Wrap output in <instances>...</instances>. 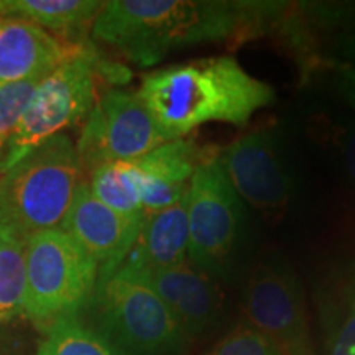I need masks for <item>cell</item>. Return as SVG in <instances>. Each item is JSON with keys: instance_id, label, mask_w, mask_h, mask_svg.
<instances>
[{"instance_id": "cb8c5ba5", "label": "cell", "mask_w": 355, "mask_h": 355, "mask_svg": "<svg viewBox=\"0 0 355 355\" xmlns=\"http://www.w3.org/2000/svg\"><path fill=\"white\" fill-rule=\"evenodd\" d=\"M339 89L345 102H347L350 107L355 109V66H340Z\"/></svg>"}, {"instance_id": "484cf974", "label": "cell", "mask_w": 355, "mask_h": 355, "mask_svg": "<svg viewBox=\"0 0 355 355\" xmlns=\"http://www.w3.org/2000/svg\"><path fill=\"white\" fill-rule=\"evenodd\" d=\"M3 146H6V145H3V141H2V140H0V150H2V148H3Z\"/></svg>"}, {"instance_id": "277c9868", "label": "cell", "mask_w": 355, "mask_h": 355, "mask_svg": "<svg viewBox=\"0 0 355 355\" xmlns=\"http://www.w3.org/2000/svg\"><path fill=\"white\" fill-rule=\"evenodd\" d=\"M99 334L125 355H176L188 332L148 282L132 270L99 275L92 295Z\"/></svg>"}, {"instance_id": "d4e9b609", "label": "cell", "mask_w": 355, "mask_h": 355, "mask_svg": "<svg viewBox=\"0 0 355 355\" xmlns=\"http://www.w3.org/2000/svg\"><path fill=\"white\" fill-rule=\"evenodd\" d=\"M343 53L350 60L355 61V28L345 37L343 43Z\"/></svg>"}, {"instance_id": "603a6c76", "label": "cell", "mask_w": 355, "mask_h": 355, "mask_svg": "<svg viewBox=\"0 0 355 355\" xmlns=\"http://www.w3.org/2000/svg\"><path fill=\"white\" fill-rule=\"evenodd\" d=\"M331 355H355V304L332 344Z\"/></svg>"}, {"instance_id": "2e32d148", "label": "cell", "mask_w": 355, "mask_h": 355, "mask_svg": "<svg viewBox=\"0 0 355 355\" xmlns=\"http://www.w3.org/2000/svg\"><path fill=\"white\" fill-rule=\"evenodd\" d=\"M104 6L99 0H0V15L26 20L63 37H81L92 28Z\"/></svg>"}, {"instance_id": "8992f818", "label": "cell", "mask_w": 355, "mask_h": 355, "mask_svg": "<svg viewBox=\"0 0 355 355\" xmlns=\"http://www.w3.org/2000/svg\"><path fill=\"white\" fill-rule=\"evenodd\" d=\"M99 73L94 50L81 44L63 64L38 83L28 107L7 141L6 155L0 158V175L42 141L87 117L96 104Z\"/></svg>"}, {"instance_id": "5b68a950", "label": "cell", "mask_w": 355, "mask_h": 355, "mask_svg": "<svg viewBox=\"0 0 355 355\" xmlns=\"http://www.w3.org/2000/svg\"><path fill=\"white\" fill-rule=\"evenodd\" d=\"M24 313L38 329L78 316L92 300L99 265L64 230H48L26 239Z\"/></svg>"}, {"instance_id": "e0dca14e", "label": "cell", "mask_w": 355, "mask_h": 355, "mask_svg": "<svg viewBox=\"0 0 355 355\" xmlns=\"http://www.w3.org/2000/svg\"><path fill=\"white\" fill-rule=\"evenodd\" d=\"M89 188L105 206L133 222H144L140 176L135 162H117L91 171Z\"/></svg>"}, {"instance_id": "7a4b0ae2", "label": "cell", "mask_w": 355, "mask_h": 355, "mask_svg": "<svg viewBox=\"0 0 355 355\" xmlns=\"http://www.w3.org/2000/svg\"><path fill=\"white\" fill-rule=\"evenodd\" d=\"M137 96L171 140L209 122L245 125L275 101L270 84L247 73L232 56H211L155 69Z\"/></svg>"}, {"instance_id": "ac0fdd59", "label": "cell", "mask_w": 355, "mask_h": 355, "mask_svg": "<svg viewBox=\"0 0 355 355\" xmlns=\"http://www.w3.org/2000/svg\"><path fill=\"white\" fill-rule=\"evenodd\" d=\"M25 242L12 230L0 227V321L24 313Z\"/></svg>"}, {"instance_id": "44dd1931", "label": "cell", "mask_w": 355, "mask_h": 355, "mask_svg": "<svg viewBox=\"0 0 355 355\" xmlns=\"http://www.w3.org/2000/svg\"><path fill=\"white\" fill-rule=\"evenodd\" d=\"M207 355H282V352L260 331L242 322L222 337Z\"/></svg>"}, {"instance_id": "ba28073f", "label": "cell", "mask_w": 355, "mask_h": 355, "mask_svg": "<svg viewBox=\"0 0 355 355\" xmlns=\"http://www.w3.org/2000/svg\"><path fill=\"white\" fill-rule=\"evenodd\" d=\"M171 141L148 107L125 89H109L86 117L76 145L81 165L89 171L117 162H135Z\"/></svg>"}, {"instance_id": "3957f363", "label": "cell", "mask_w": 355, "mask_h": 355, "mask_svg": "<svg viewBox=\"0 0 355 355\" xmlns=\"http://www.w3.org/2000/svg\"><path fill=\"white\" fill-rule=\"evenodd\" d=\"M78 148L64 133L42 141L0 175V227L26 239L61 229L81 181Z\"/></svg>"}, {"instance_id": "4fadbf2b", "label": "cell", "mask_w": 355, "mask_h": 355, "mask_svg": "<svg viewBox=\"0 0 355 355\" xmlns=\"http://www.w3.org/2000/svg\"><path fill=\"white\" fill-rule=\"evenodd\" d=\"M139 273V272H137ZM162 298L188 336L209 329L220 313L222 296L207 273L193 263L140 273Z\"/></svg>"}, {"instance_id": "6da1fadb", "label": "cell", "mask_w": 355, "mask_h": 355, "mask_svg": "<svg viewBox=\"0 0 355 355\" xmlns=\"http://www.w3.org/2000/svg\"><path fill=\"white\" fill-rule=\"evenodd\" d=\"M277 7L230 0H112L96 17L91 33L132 63L153 66L180 48L241 35Z\"/></svg>"}, {"instance_id": "5bb4252c", "label": "cell", "mask_w": 355, "mask_h": 355, "mask_svg": "<svg viewBox=\"0 0 355 355\" xmlns=\"http://www.w3.org/2000/svg\"><path fill=\"white\" fill-rule=\"evenodd\" d=\"M212 153L196 141L178 139L159 145L153 152L135 159L140 176L141 206L146 214L158 212L181 201L196 168Z\"/></svg>"}, {"instance_id": "ffe728a7", "label": "cell", "mask_w": 355, "mask_h": 355, "mask_svg": "<svg viewBox=\"0 0 355 355\" xmlns=\"http://www.w3.org/2000/svg\"><path fill=\"white\" fill-rule=\"evenodd\" d=\"M42 79L0 84V140L7 145Z\"/></svg>"}, {"instance_id": "30bf717a", "label": "cell", "mask_w": 355, "mask_h": 355, "mask_svg": "<svg viewBox=\"0 0 355 355\" xmlns=\"http://www.w3.org/2000/svg\"><path fill=\"white\" fill-rule=\"evenodd\" d=\"M216 159L242 202L261 212H277L290 202L293 173L273 128L245 133L216 153Z\"/></svg>"}, {"instance_id": "d6986e66", "label": "cell", "mask_w": 355, "mask_h": 355, "mask_svg": "<svg viewBox=\"0 0 355 355\" xmlns=\"http://www.w3.org/2000/svg\"><path fill=\"white\" fill-rule=\"evenodd\" d=\"M37 355H125L114 347L105 337L84 326L78 316L58 321L46 339L40 345Z\"/></svg>"}, {"instance_id": "8fae6325", "label": "cell", "mask_w": 355, "mask_h": 355, "mask_svg": "<svg viewBox=\"0 0 355 355\" xmlns=\"http://www.w3.org/2000/svg\"><path fill=\"white\" fill-rule=\"evenodd\" d=\"M144 222H133L101 202L83 181L74 194L61 230L81 245L99 265V275L114 272L122 263Z\"/></svg>"}, {"instance_id": "9a60e30c", "label": "cell", "mask_w": 355, "mask_h": 355, "mask_svg": "<svg viewBox=\"0 0 355 355\" xmlns=\"http://www.w3.org/2000/svg\"><path fill=\"white\" fill-rule=\"evenodd\" d=\"M188 199L146 214L135 243L119 266L132 272H153L188 261ZM117 266V268H119Z\"/></svg>"}, {"instance_id": "9c48e42d", "label": "cell", "mask_w": 355, "mask_h": 355, "mask_svg": "<svg viewBox=\"0 0 355 355\" xmlns=\"http://www.w3.org/2000/svg\"><path fill=\"white\" fill-rule=\"evenodd\" d=\"M245 316L282 355H316L303 290L286 266L273 261L257 266L247 283Z\"/></svg>"}, {"instance_id": "52a82bcc", "label": "cell", "mask_w": 355, "mask_h": 355, "mask_svg": "<svg viewBox=\"0 0 355 355\" xmlns=\"http://www.w3.org/2000/svg\"><path fill=\"white\" fill-rule=\"evenodd\" d=\"M186 199L189 263L209 277L227 275L241 254L245 209L222 173L216 153L196 168Z\"/></svg>"}, {"instance_id": "7402d4cb", "label": "cell", "mask_w": 355, "mask_h": 355, "mask_svg": "<svg viewBox=\"0 0 355 355\" xmlns=\"http://www.w3.org/2000/svg\"><path fill=\"white\" fill-rule=\"evenodd\" d=\"M337 146H339V153L349 181L355 189V121H349L340 128L339 137H337Z\"/></svg>"}, {"instance_id": "7c38bea8", "label": "cell", "mask_w": 355, "mask_h": 355, "mask_svg": "<svg viewBox=\"0 0 355 355\" xmlns=\"http://www.w3.org/2000/svg\"><path fill=\"white\" fill-rule=\"evenodd\" d=\"M79 46L26 20L0 15V84L43 79Z\"/></svg>"}]
</instances>
